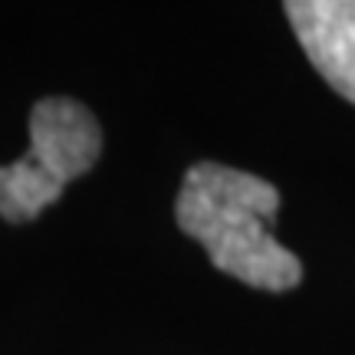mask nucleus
Here are the masks:
<instances>
[{
    "label": "nucleus",
    "mask_w": 355,
    "mask_h": 355,
    "mask_svg": "<svg viewBox=\"0 0 355 355\" xmlns=\"http://www.w3.org/2000/svg\"><path fill=\"white\" fill-rule=\"evenodd\" d=\"M283 10L316 73L355 105V0H290Z\"/></svg>",
    "instance_id": "7ed1b4c3"
},
{
    "label": "nucleus",
    "mask_w": 355,
    "mask_h": 355,
    "mask_svg": "<svg viewBox=\"0 0 355 355\" xmlns=\"http://www.w3.org/2000/svg\"><path fill=\"white\" fill-rule=\"evenodd\" d=\"M279 191L263 178L198 162L184 171L175 201V220L201 243L211 263L254 290L283 293L303 279L300 257L273 237Z\"/></svg>",
    "instance_id": "f257e3e1"
},
{
    "label": "nucleus",
    "mask_w": 355,
    "mask_h": 355,
    "mask_svg": "<svg viewBox=\"0 0 355 355\" xmlns=\"http://www.w3.org/2000/svg\"><path fill=\"white\" fill-rule=\"evenodd\" d=\"M63 188V181H56L26 152L10 165H0V217L7 224H26L40 217V211L60 201Z\"/></svg>",
    "instance_id": "20e7f679"
},
{
    "label": "nucleus",
    "mask_w": 355,
    "mask_h": 355,
    "mask_svg": "<svg viewBox=\"0 0 355 355\" xmlns=\"http://www.w3.org/2000/svg\"><path fill=\"white\" fill-rule=\"evenodd\" d=\"M30 155L56 181H76L99 162L102 132L83 102L46 96L30 112Z\"/></svg>",
    "instance_id": "f03ea898"
}]
</instances>
